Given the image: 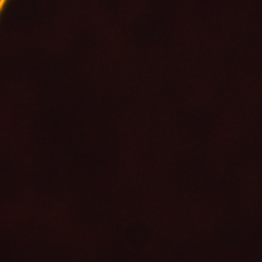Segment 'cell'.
Here are the masks:
<instances>
[{"label":"cell","mask_w":262,"mask_h":262,"mask_svg":"<svg viewBox=\"0 0 262 262\" xmlns=\"http://www.w3.org/2000/svg\"><path fill=\"white\" fill-rule=\"evenodd\" d=\"M9 2H10V0H0V17H2L3 11H4L5 6H6V4H8Z\"/></svg>","instance_id":"cell-1"}]
</instances>
